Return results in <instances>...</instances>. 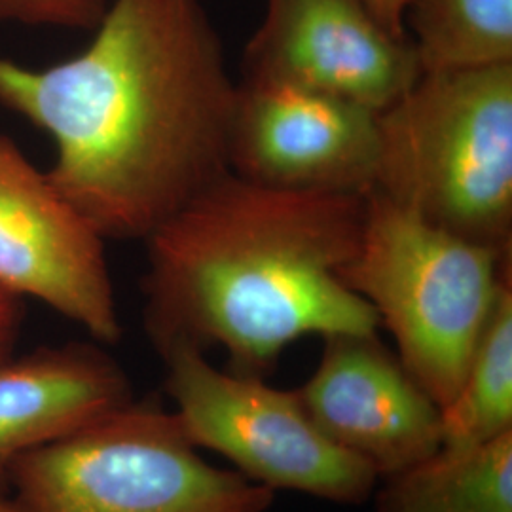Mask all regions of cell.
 <instances>
[{
    "instance_id": "obj_8",
    "label": "cell",
    "mask_w": 512,
    "mask_h": 512,
    "mask_svg": "<svg viewBox=\"0 0 512 512\" xmlns=\"http://www.w3.org/2000/svg\"><path fill=\"white\" fill-rule=\"evenodd\" d=\"M378 110L277 80L238 84L228 165L279 188L368 194L378 164Z\"/></svg>"
},
{
    "instance_id": "obj_5",
    "label": "cell",
    "mask_w": 512,
    "mask_h": 512,
    "mask_svg": "<svg viewBox=\"0 0 512 512\" xmlns=\"http://www.w3.org/2000/svg\"><path fill=\"white\" fill-rule=\"evenodd\" d=\"M31 512H268L275 492L219 469L158 397L131 401L14 463Z\"/></svg>"
},
{
    "instance_id": "obj_11",
    "label": "cell",
    "mask_w": 512,
    "mask_h": 512,
    "mask_svg": "<svg viewBox=\"0 0 512 512\" xmlns=\"http://www.w3.org/2000/svg\"><path fill=\"white\" fill-rule=\"evenodd\" d=\"M133 401L128 374L92 344L38 348L0 363V495L21 456Z\"/></svg>"
},
{
    "instance_id": "obj_2",
    "label": "cell",
    "mask_w": 512,
    "mask_h": 512,
    "mask_svg": "<svg viewBox=\"0 0 512 512\" xmlns=\"http://www.w3.org/2000/svg\"><path fill=\"white\" fill-rule=\"evenodd\" d=\"M365 209L366 194L224 173L145 239L152 346L224 349L230 372L266 378L306 336L378 332L376 313L342 277Z\"/></svg>"
},
{
    "instance_id": "obj_14",
    "label": "cell",
    "mask_w": 512,
    "mask_h": 512,
    "mask_svg": "<svg viewBox=\"0 0 512 512\" xmlns=\"http://www.w3.org/2000/svg\"><path fill=\"white\" fill-rule=\"evenodd\" d=\"M406 23L421 73L512 63V0H412Z\"/></svg>"
},
{
    "instance_id": "obj_16",
    "label": "cell",
    "mask_w": 512,
    "mask_h": 512,
    "mask_svg": "<svg viewBox=\"0 0 512 512\" xmlns=\"http://www.w3.org/2000/svg\"><path fill=\"white\" fill-rule=\"evenodd\" d=\"M23 321V298L0 289V363L12 357Z\"/></svg>"
},
{
    "instance_id": "obj_4",
    "label": "cell",
    "mask_w": 512,
    "mask_h": 512,
    "mask_svg": "<svg viewBox=\"0 0 512 512\" xmlns=\"http://www.w3.org/2000/svg\"><path fill=\"white\" fill-rule=\"evenodd\" d=\"M342 277L442 410L458 393L499 294L512 283V251L456 236L370 190L357 251Z\"/></svg>"
},
{
    "instance_id": "obj_6",
    "label": "cell",
    "mask_w": 512,
    "mask_h": 512,
    "mask_svg": "<svg viewBox=\"0 0 512 512\" xmlns=\"http://www.w3.org/2000/svg\"><path fill=\"white\" fill-rule=\"evenodd\" d=\"M160 357L165 393L198 450L217 452L239 475L272 492L338 505H361L376 492L378 475L313 423L296 389L219 370L188 346H171Z\"/></svg>"
},
{
    "instance_id": "obj_7",
    "label": "cell",
    "mask_w": 512,
    "mask_h": 512,
    "mask_svg": "<svg viewBox=\"0 0 512 512\" xmlns=\"http://www.w3.org/2000/svg\"><path fill=\"white\" fill-rule=\"evenodd\" d=\"M105 241L0 131V289L31 296L101 344L122 336Z\"/></svg>"
},
{
    "instance_id": "obj_3",
    "label": "cell",
    "mask_w": 512,
    "mask_h": 512,
    "mask_svg": "<svg viewBox=\"0 0 512 512\" xmlns=\"http://www.w3.org/2000/svg\"><path fill=\"white\" fill-rule=\"evenodd\" d=\"M372 190L512 251V63L427 71L378 114Z\"/></svg>"
},
{
    "instance_id": "obj_17",
    "label": "cell",
    "mask_w": 512,
    "mask_h": 512,
    "mask_svg": "<svg viewBox=\"0 0 512 512\" xmlns=\"http://www.w3.org/2000/svg\"><path fill=\"white\" fill-rule=\"evenodd\" d=\"M366 2L370 4L376 18L380 19L391 33L401 37L408 35L404 18L412 0H366Z\"/></svg>"
},
{
    "instance_id": "obj_10",
    "label": "cell",
    "mask_w": 512,
    "mask_h": 512,
    "mask_svg": "<svg viewBox=\"0 0 512 512\" xmlns=\"http://www.w3.org/2000/svg\"><path fill=\"white\" fill-rule=\"evenodd\" d=\"M323 342L319 365L296 393L334 444L380 480L439 452V404L378 332L334 334Z\"/></svg>"
},
{
    "instance_id": "obj_9",
    "label": "cell",
    "mask_w": 512,
    "mask_h": 512,
    "mask_svg": "<svg viewBox=\"0 0 512 512\" xmlns=\"http://www.w3.org/2000/svg\"><path fill=\"white\" fill-rule=\"evenodd\" d=\"M421 65L410 37L391 33L366 0H266L243 54V76L332 93L384 110Z\"/></svg>"
},
{
    "instance_id": "obj_12",
    "label": "cell",
    "mask_w": 512,
    "mask_h": 512,
    "mask_svg": "<svg viewBox=\"0 0 512 512\" xmlns=\"http://www.w3.org/2000/svg\"><path fill=\"white\" fill-rule=\"evenodd\" d=\"M376 512H512V431L382 478Z\"/></svg>"
},
{
    "instance_id": "obj_18",
    "label": "cell",
    "mask_w": 512,
    "mask_h": 512,
    "mask_svg": "<svg viewBox=\"0 0 512 512\" xmlns=\"http://www.w3.org/2000/svg\"><path fill=\"white\" fill-rule=\"evenodd\" d=\"M0 512H31L18 497L16 499H8L6 495H0Z\"/></svg>"
},
{
    "instance_id": "obj_13",
    "label": "cell",
    "mask_w": 512,
    "mask_h": 512,
    "mask_svg": "<svg viewBox=\"0 0 512 512\" xmlns=\"http://www.w3.org/2000/svg\"><path fill=\"white\" fill-rule=\"evenodd\" d=\"M512 431V283L495 302L452 403L440 410L439 450H467Z\"/></svg>"
},
{
    "instance_id": "obj_15",
    "label": "cell",
    "mask_w": 512,
    "mask_h": 512,
    "mask_svg": "<svg viewBox=\"0 0 512 512\" xmlns=\"http://www.w3.org/2000/svg\"><path fill=\"white\" fill-rule=\"evenodd\" d=\"M110 0H0V25L95 29Z\"/></svg>"
},
{
    "instance_id": "obj_1",
    "label": "cell",
    "mask_w": 512,
    "mask_h": 512,
    "mask_svg": "<svg viewBox=\"0 0 512 512\" xmlns=\"http://www.w3.org/2000/svg\"><path fill=\"white\" fill-rule=\"evenodd\" d=\"M78 55L0 57V105L55 145V188L105 239H145L228 165L238 84L200 0H110Z\"/></svg>"
}]
</instances>
